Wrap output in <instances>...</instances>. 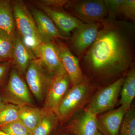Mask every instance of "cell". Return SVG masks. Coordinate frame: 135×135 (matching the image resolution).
I'll list each match as a JSON object with an SVG mask.
<instances>
[{
	"label": "cell",
	"instance_id": "1",
	"mask_svg": "<svg viewBox=\"0 0 135 135\" xmlns=\"http://www.w3.org/2000/svg\"><path fill=\"white\" fill-rule=\"evenodd\" d=\"M100 23L96 39L80 59L98 78L119 76L131 66L134 59L135 25L108 17Z\"/></svg>",
	"mask_w": 135,
	"mask_h": 135
},
{
	"label": "cell",
	"instance_id": "2",
	"mask_svg": "<svg viewBox=\"0 0 135 135\" xmlns=\"http://www.w3.org/2000/svg\"><path fill=\"white\" fill-rule=\"evenodd\" d=\"M16 32L37 59L38 49L43 43L31 12L23 1H12Z\"/></svg>",
	"mask_w": 135,
	"mask_h": 135
},
{
	"label": "cell",
	"instance_id": "3",
	"mask_svg": "<svg viewBox=\"0 0 135 135\" xmlns=\"http://www.w3.org/2000/svg\"><path fill=\"white\" fill-rule=\"evenodd\" d=\"M64 7L84 23H100L108 17L104 0L69 1Z\"/></svg>",
	"mask_w": 135,
	"mask_h": 135
},
{
	"label": "cell",
	"instance_id": "4",
	"mask_svg": "<svg viewBox=\"0 0 135 135\" xmlns=\"http://www.w3.org/2000/svg\"><path fill=\"white\" fill-rule=\"evenodd\" d=\"M25 75L32 94L38 101H44L54 75L46 70L39 59L31 62Z\"/></svg>",
	"mask_w": 135,
	"mask_h": 135
},
{
	"label": "cell",
	"instance_id": "5",
	"mask_svg": "<svg viewBox=\"0 0 135 135\" xmlns=\"http://www.w3.org/2000/svg\"><path fill=\"white\" fill-rule=\"evenodd\" d=\"M91 89V85L87 79L69 89L59 107V119H66L80 110L89 98Z\"/></svg>",
	"mask_w": 135,
	"mask_h": 135
},
{
	"label": "cell",
	"instance_id": "6",
	"mask_svg": "<svg viewBox=\"0 0 135 135\" xmlns=\"http://www.w3.org/2000/svg\"><path fill=\"white\" fill-rule=\"evenodd\" d=\"M1 96L2 100L7 103L19 107L34 106L27 84L15 68L11 72L7 84Z\"/></svg>",
	"mask_w": 135,
	"mask_h": 135
},
{
	"label": "cell",
	"instance_id": "7",
	"mask_svg": "<svg viewBox=\"0 0 135 135\" xmlns=\"http://www.w3.org/2000/svg\"><path fill=\"white\" fill-rule=\"evenodd\" d=\"M125 76L120 77L100 90L86 110L97 116L113 108L118 103Z\"/></svg>",
	"mask_w": 135,
	"mask_h": 135
},
{
	"label": "cell",
	"instance_id": "8",
	"mask_svg": "<svg viewBox=\"0 0 135 135\" xmlns=\"http://www.w3.org/2000/svg\"><path fill=\"white\" fill-rule=\"evenodd\" d=\"M100 27V23H83L73 31L69 38L70 47L79 59L94 43Z\"/></svg>",
	"mask_w": 135,
	"mask_h": 135
},
{
	"label": "cell",
	"instance_id": "9",
	"mask_svg": "<svg viewBox=\"0 0 135 135\" xmlns=\"http://www.w3.org/2000/svg\"><path fill=\"white\" fill-rule=\"evenodd\" d=\"M71 85L66 72L54 75L46 92L42 110L53 112L57 116L59 107Z\"/></svg>",
	"mask_w": 135,
	"mask_h": 135
},
{
	"label": "cell",
	"instance_id": "10",
	"mask_svg": "<svg viewBox=\"0 0 135 135\" xmlns=\"http://www.w3.org/2000/svg\"><path fill=\"white\" fill-rule=\"evenodd\" d=\"M39 7L50 18L60 34L68 40L71 32L84 23L62 8H51L40 5Z\"/></svg>",
	"mask_w": 135,
	"mask_h": 135
},
{
	"label": "cell",
	"instance_id": "11",
	"mask_svg": "<svg viewBox=\"0 0 135 135\" xmlns=\"http://www.w3.org/2000/svg\"><path fill=\"white\" fill-rule=\"evenodd\" d=\"M56 43L60 60L70 78L72 86L84 82L87 79L83 73L79 59L74 55L65 44L58 41Z\"/></svg>",
	"mask_w": 135,
	"mask_h": 135
},
{
	"label": "cell",
	"instance_id": "12",
	"mask_svg": "<svg viewBox=\"0 0 135 135\" xmlns=\"http://www.w3.org/2000/svg\"><path fill=\"white\" fill-rule=\"evenodd\" d=\"M38 55L44 66L54 75L66 72L60 60L55 41L42 44L39 47Z\"/></svg>",
	"mask_w": 135,
	"mask_h": 135
},
{
	"label": "cell",
	"instance_id": "13",
	"mask_svg": "<svg viewBox=\"0 0 135 135\" xmlns=\"http://www.w3.org/2000/svg\"><path fill=\"white\" fill-rule=\"evenodd\" d=\"M31 10L43 43L58 39L68 40L60 34L52 20L42 10L34 7Z\"/></svg>",
	"mask_w": 135,
	"mask_h": 135
},
{
	"label": "cell",
	"instance_id": "14",
	"mask_svg": "<svg viewBox=\"0 0 135 135\" xmlns=\"http://www.w3.org/2000/svg\"><path fill=\"white\" fill-rule=\"evenodd\" d=\"M100 125L97 116L86 110L75 117L68 129L72 135H96Z\"/></svg>",
	"mask_w": 135,
	"mask_h": 135
},
{
	"label": "cell",
	"instance_id": "15",
	"mask_svg": "<svg viewBox=\"0 0 135 135\" xmlns=\"http://www.w3.org/2000/svg\"><path fill=\"white\" fill-rule=\"evenodd\" d=\"M37 59L31 49L23 41L16 32L14 36L12 64L20 75H25L29 64Z\"/></svg>",
	"mask_w": 135,
	"mask_h": 135
},
{
	"label": "cell",
	"instance_id": "16",
	"mask_svg": "<svg viewBox=\"0 0 135 135\" xmlns=\"http://www.w3.org/2000/svg\"><path fill=\"white\" fill-rule=\"evenodd\" d=\"M128 110L120 105L114 110L108 111L99 117L105 133L107 135H118L120 128Z\"/></svg>",
	"mask_w": 135,
	"mask_h": 135
},
{
	"label": "cell",
	"instance_id": "17",
	"mask_svg": "<svg viewBox=\"0 0 135 135\" xmlns=\"http://www.w3.org/2000/svg\"><path fill=\"white\" fill-rule=\"evenodd\" d=\"M131 68L125 76L120 95V105L127 110L131 108L135 97V69L133 64Z\"/></svg>",
	"mask_w": 135,
	"mask_h": 135
},
{
	"label": "cell",
	"instance_id": "18",
	"mask_svg": "<svg viewBox=\"0 0 135 135\" xmlns=\"http://www.w3.org/2000/svg\"><path fill=\"white\" fill-rule=\"evenodd\" d=\"M43 113L42 109L34 106L19 107V120L32 133L40 121Z\"/></svg>",
	"mask_w": 135,
	"mask_h": 135
},
{
	"label": "cell",
	"instance_id": "19",
	"mask_svg": "<svg viewBox=\"0 0 135 135\" xmlns=\"http://www.w3.org/2000/svg\"><path fill=\"white\" fill-rule=\"evenodd\" d=\"M0 29L12 36L16 32L11 1L0 0Z\"/></svg>",
	"mask_w": 135,
	"mask_h": 135
},
{
	"label": "cell",
	"instance_id": "20",
	"mask_svg": "<svg viewBox=\"0 0 135 135\" xmlns=\"http://www.w3.org/2000/svg\"><path fill=\"white\" fill-rule=\"evenodd\" d=\"M43 112L40 121L32 132V135H51L57 125L59 119L55 113L48 111Z\"/></svg>",
	"mask_w": 135,
	"mask_h": 135
},
{
	"label": "cell",
	"instance_id": "21",
	"mask_svg": "<svg viewBox=\"0 0 135 135\" xmlns=\"http://www.w3.org/2000/svg\"><path fill=\"white\" fill-rule=\"evenodd\" d=\"M15 35L0 29V58L3 61L12 59Z\"/></svg>",
	"mask_w": 135,
	"mask_h": 135
},
{
	"label": "cell",
	"instance_id": "22",
	"mask_svg": "<svg viewBox=\"0 0 135 135\" xmlns=\"http://www.w3.org/2000/svg\"><path fill=\"white\" fill-rule=\"evenodd\" d=\"M19 107L4 103L0 109V127L19 120Z\"/></svg>",
	"mask_w": 135,
	"mask_h": 135
},
{
	"label": "cell",
	"instance_id": "23",
	"mask_svg": "<svg viewBox=\"0 0 135 135\" xmlns=\"http://www.w3.org/2000/svg\"><path fill=\"white\" fill-rule=\"evenodd\" d=\"M118 135H135V111L133 107L126 113Z\"/></svg>",
	"mask_w": 135,
	"mask_h": 135
},
{
	"label": "cell",
	"instance_id": "24",
	"mask_svg": "<svg viewBox=\"0 0 135 135\" xmlns=\"http://www.w3.org/2000/svg\"><path fill=\"white\" fill-rule=\"evenodd\" d=\"M0 130L9 135H32L19 120L1 127Z\"/></svg>",
	"mask_w": 135,
	"mask_h": 135
},
{
	"label": "cell",
	"instance_id": "25",
	"mask_svg": "<svg viewBox=\"0 0 135 135\" xmlns=\"http://www.w3.org/2000/svg\"><path fill=\"white\" fill-rule=\"evenodd\" d=\"M123 0H104L108 18L116 19L120 14L121 4Z\"/></svg>",
	"mask_w": 135,
	"mask_h": 135
},
{
	"label": "cell",
	"instance_id": "26",
	"mask_svg": "<svg viewBox=\"0 0 135 135\" xmlns=\"http://www.w3.org/2000/svg\"><path fill=\"white\" fill-rule=\"evenodd\" d=\"M120 14L135 22V0H123L120 5Z\"/></svg>",
	"mask_w": 135,
	"mask_h": 135
},
{
	"label": "cell",
	"instance_id": "27",
	"mask_svg": "<svg viewBox=\"0 0 135 135\" xmlns=\"http://www.w3.org/2000/svg\"><path fill=\"white\" fill-rule=\"evenodd\" d=\"M68 1V0H41L37 2L38 5L59 8L64 7Z\"/></svg>",
	"mask_w": 135,
	"mask_h": 135
},
{
	"label": "cell",
	"instance_id": "28",
	"mask_svg": "<svg viewBox=\"0 0 135 135\" xmlns=\"http://www.w3.org/2000/svg\"><path fill=\"white\" fill-rule=\"evenodd\" d=\"M12 65V59L0 63V83L5 78V75Z\"/></svg>",
	"mask_w": 135,
	"mask_h": 135
},
{
	"label": "cell",
	"instance_id": "29",
	"mask_svg": "<svg viewBox=\"0 0 135 135\" xmlns=\"http://www.w3.org/2000/svg\"><path fill=\"white\" fill-rule=\"evenodd\" d=\"M2 101H3V100H2V98L1 93V90H0V109L1 108L3 104L5 103V102L3 103Z\"/></svg>",
	"mask_w": 135,
	"mask_h": 135
},
{
	"label": "cell",
	"instance_id": "30",
	"mask_svg": "<svg viewBox=\"0 0 135 135\" xmlns=\"http://www.w3.org/2000/svg\"><path fill=\"white\" fill-rule=\"evenodd\" d=\"M0 135H9L8 134H6L4 132H3V131H2L0 130Z\"/></svg>",
	"mask_w": 135,
	"mask_h": 135
},
{
	"label": "cell",
	"instance_id": "31",
	"mask_svg": "<svg viewBox=\"0 0 135 135\" xmlns=\"http://www.w3.org/2000/svg\"><path fill=\"white\" fill-rule=\"evenodd\" d=\"M96 135H104L100 131H98Z\"/></svg>",
	"mask_w": 135,
	"mask_h": 135
},
{
	"label": "cell",
	"instance_id": "32",
	"mask_svg": "<svg viewBox=\"0 0 135 135\" xmlns=\"http://www.w3.org/2000/svg\"><path fill=\"white\" fill-rule=\"evenodd\" d=\"M1 61H3V60H2V59H1L0 58V62H1Z\"/></svg>",
	"mask_w": 135,
	"mask_h": 135
},
{
	"label": "cell",
	"instance_id": "33",
	"mask_svg": "<svg viewBox=\"0 0 135 135\" xmlns=\"http://www.w3.org/2000/svg\"><path fill=\"white\" fill-rule=\"evenodd\" d=\"M59 135H66L65 134H59Z\"/></svg>",
	"mask_w": 135,
	"mask_h": 135
},
{
	"label": "cell",
	"instance_id": "34",
	"mask_svg": "<svg viewBox=\"0 0 135 135\" xmlns=\"http://www.w3.org/2000/svg\"></svg>",
	"mask_w": 135,
	"mask_h": 135
}]
</instances>
